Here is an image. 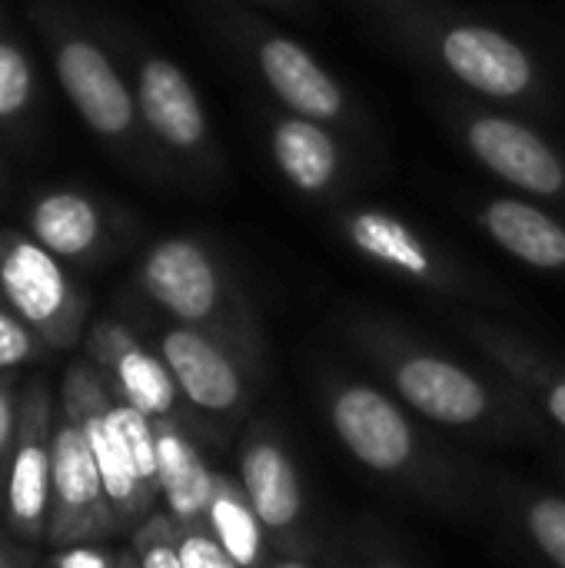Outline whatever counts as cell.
I'll use <instances>...</instances> for the list:
<instances>
[{"label": "cell", "instance_id": "cell-1", "mask_svg": "<svg viewBox=\"0 0 565 568\" xmlns=\"http://www.w3.org/2000/svg\"><path fill=\"white\" fill-rule=\"evenodd\" d=\"M23 10L43 37L53 80L90 136L133 173L176 180L147 136L127 70L97 20H87L70 0H23Z\"/></svg>", "mask_w": 565, "mask_h": 568}, {"label": "cell", "instance_id": "cell-2", "mask_svg": "<svg viewBox=\"0 0 565 568\" xmlns=\"http://www.w3.org/2000/svg\"><path fill=\"white\" fill-rule=\"evenodd\" d=\"M360 349L383 369L393 393L423 419L446 429L516 433L539 429L533 403L519 389H500L476 369L413 343L386 323L353 326Z\"/></svg>", "mask_w": 565, "mask_h": 568}, {"label": "cell", "instance_id": "cell-3", "mask_svg": "<svg viewBox=\"0 0 565 568\" xmlns=\"http://www.w3.org/2000/svg\"><path fill=\"white\" fill-rule=\"evenodd\" d=\"M97 27L123 63L143 130L173 170V176L196 183L220 180V143L190 73L173 57L147 43L133 27L110 17H97Z\"/></svg>", "mask_w": 565, "mask_h": 568}, {"label": "cell", "instance_id": "cell-4", "mask_svg": "<svg viewBox=\"0 0 565 568\" xmlns=\"http://www.w3.org/2000/svg\"><path fill=\"white\" fill-rule=\"evenodd\" d=\"M393 27L413 53L483 100L516 106H536L546 100L549 83L539 60L506 30L430 10L396 13Z\"/></svg>", "mask_w": 565, "mask_h": 568}, {"label": "cell", "instance_id": "cell-5", "mask_svg": "<svg viewBox=\"0 0 565 568\" xmlns=\"http://www.w3.org/2000/svg\"><path fill=\"white\" fill-rule=\"evenodd\" d=\"M137 290L170 323L226 336L256 353V320L223 260L196 236H163L137 263Z\"/></svg>", "mask_w": 565, "mask_h": 568}, {"label": "cell", "instance_id": "cell-6", "mask_svg": "<svg viewBox=\"0 0 565 568\" xmlns=\"http://www.w3.org/2000/svg\"><path fill=\"white\" fill-rule=\"evenodd\" d=\"M0 296L53 353L73 349L87 329L83 286L27 230L0 226Z\"/></svg>", "mask_w": 565, "mask_h": 568}, {"label": "cell", "instance_id": "cell-7", "mask_svg": "<svg viewBox=\"0 0 565 568\" xmlns=\"http://www.w3.org/2000/svg\"><path fill=\"white\" fill-rule=\"evenodd\" d=\"M326 416L343 449L376 476L436 483L440 466L423 449L406 409L370 383H340L326 396Z\"/></svg>", "mask_w": 565, "mask_h": 568}, {"label": "cell", "instance_id": "cell-8", "mask_svg": "<svg viewBox=\"0 0 565 568\" xmlns=\"http://www.w3.org/2000/svg\"><path fill=\"white\" fill-rule=\"evenodd\" d=\"M223 30L230 33L233 47L246 53L253 73L286 113L316 120L323 126H346L353 120L350 93L300 40L246 17L223 23Z\"/></svg>", "mask_w": 565, "mask_h": 568}, {"label": "cell", "instance_id": "cell-9", "mask_svg": "<svg viewBox=\"0 0 565 568\" xmlns=\"http://www.w3.org/2000/svg\"><path fill=\"white\" fill-rule=\"evenodd\" d=\"M120 532L103 476L87 446L77 419L57 403L53 419V476H50V519L47 546L67 549L77 542H103Z\"/></svg>", "mask_w": 565, "mask_h": 568}, {"label": "cell", "instance_id": "cell-10", "mask_svg": "<svg viewBox=\"0 0 565 568\" xmlns=\"http://www.w3.org/2000/svg\"><path fill=\"white\" fill-rule=\"evenodd\" d=\"M157 353L167 363L180 396L210 416H240L253 396V349L193 326L170 323L157 333Z\"/></svg>", "mask_w": 565, "mask_h": 568}, {"label": "cell", "instance_id": "cell-11", "mask_svg": "<svg viewBox=\"0 0 565 568\" xmlns=\"http://www.w3.org/2000/svg\"><path fill=\"white\" fill-rule=\"evenodd\" d=\"M456 130L473 160L536 200H565V156L533 126L483 106H463Z\"/></svg>", "mask_w": 565, "mask_h": 568}, {"label": "cell", "instance_id": "cell-12", "mask_svg": "<svg viewBox=\"0 0 565 568\" xmlns=\"http://www.w3.org/2000/svg\"><path fill=\"white\" fill-rule=\"evenodd\" d=\"M336 230L356 256L370 260L376 270L403 283L436 293H466L463 270L433 240H426L410 220L396 216L393 210L383 206L340 210Z\"/></svg>", "mask_w": 565, "mask_h": 568}, {"label": "cell", "instance_id": "cell-13", "mask_svg": "<svg viewBox=\"0 0 565 568\" xmlns=\"http://www.w3.org/2000/svg\"><path fill=\"white\" fill-rule=\"evenodd\" d=\"M53 419L57 403L43 379L20 389V433L7 476L3 523L13 539L43 542L50 519V476H53Z\"/></svg>", "mask_w": 565, "mask_h": 568}, {"label": "cell", "instance_id": "cell-14", "mask_svg": "<svg viewBox=\"0 0 565 568\" xmlns=\"http://www.w3.org/2000/svg\"><path fill=\"white\" fill-rule=\"evenodd\" d=\"M103 393L107 383L100 376V369L87 359V363H73L63 373L60 383V406L77 419V426L87 436V446L97 459V469L103 476L110 506L120 519V529H137L140 523H147L157 513V499L143 489V483L137 479L127 449L120 443V436L113 433L107 409H103Z\"/></svg>", "mask_w": 565, "mask_h": 568}, {"label": "cell", "instance_id": "cell-15", "mask_svg": "<svg viewBox=\"0 0 565 568\" xmlns=\"http://www.w3.org/2000/svg\"><path fill=\"white\" fill-rule=\"evenodd\" d=\"M27 233L57 260L93 266L107 260L120 240L123 216L103 196L83 186H43L27 203Z\"/></svg>", "mask_w": 565, "mask_h": 568}, {"label": "cell", "instance_id": "cell-16", "mask_svg": "<svg viewBox=\"0 0 565 568\" xmlns=\"http://www.w3.org/2000/svg\"><path fill=\"white\" fill-rule=\"evenodd\" d=\"M240 486L260 516L276 552L293 556L303 549V483L296 463L270 426H253L240 446Z\"/></svg>", "mask_w": 565, "mask_h": 568}, {"label": "cell", "instance_id": "cell-17", "mask_svg": "<svg viewBox=\"0 0 565 568\" xmlns=\"http://www.w3.org/2000/svg\"><path fill=\"white\" fill-rule=\"evenodd\" d=\"M87 356L107 386L150 419H176L180 389L157 349L120 320H97L87 329Z\"/></svg>", "mask_w": 565, "mask_h": 568}, {"label": "cell", "instance_id": "cell-18", "mask_svg": "<svg viewBox=\"0 0 565 568\" xmlns=\"http://www.w3.org/2000/svg\"><path fill=\"white\" fill-rule=\"evenodd\" d=\"M463 333L493 366L503 369V376L533 403V409H539L565 433V369L559 363L539 356L526 339L490 320H466Z\"/></svg>", "mask_w": 565, "mask_h": 568}, {"label": "cell", "instance_id": "cell-19", "mask_svg": "<svg viewBox=\"0 0 565 568\" xmlns=\"http://www.w3.org/2000/svg\"><path fill=\"white\" fill-rule=\"evenodd\" d=\"M483 233L513 260L539 273H565V223L523 196H490L476 210Z\"/></svg>", "mask_w": 565, "mask_h": 568}, {"label": "cell", "instance_id": "cell-20", "mask_svg": "<svg viewBox=\"0 0 565 568\" xmlns=\"http://www.w3.org/2000/svg\"><path fill=\"white\" fill-rule=\"evenodd\" d=\"M270 156L283 180L310 200L330 196L343 180V150L330 126L286 110L270 116Z\"/></svg>", "mask_w": 565, "mask_h": 568}, {"label": "cell", "instance_id": "cell-21", "mask_svg": "<svg viewBox=\"0 0 565 568\" xmlns=\"http://www.w3.org/2000/svg\"><path fill=\"white\" fill-rule=\"evenodd\" d=\"M157 433V476H160V513L176 526H200L213 499L216 473L206 466L193 439L176 419H153Z\"/></svg>", "mask_w": 565, "mask_h": 568}, {"label": "cell", "instance_id": "cell-22", "mask_svg": "<svg viewBox=\"0 0 565 568\" xmlns=\"http://www.w3.org/2000/svg\"><path fill=\"white\" fill-rule=\"evenodd\" d=\"M203 526L213 532V539L226 549V556L240 568H266L276 559L270 532L263 529L260 516L253 513L240 479H233L226 473H216V479H213V499H210Z\"/></svg>", "mask_w": 565, "mask_h": 568}, {"label": "cell", "instance_id": "cell-23", "mask_svg": "<svg viewBox=\"0 0 565 568\" xmlns=\"http://www.w3.org/2000/svg\"><path fill=\"white\" fill-rule=\"evenodd\" d=\"M40 126V77L20 40L0 33V140L33 143Z\"/></svg>", "mask_w": 565, "mask_h": 568}, {"label": "cell", "instance_id": "cell-24", "mask_svg": "<svg viewBox=\"0 0 565 568\" xmlns=\"http://www.w3.org/2000/svg\"><path fill=\"white\" fill-rule=\"evenodd\" d=\"M523 529L539 556L553 568H565V499L563 496H529L523 503Z\"/></svg>", "mask_w": 565, "mask_h": 568}, {"label": "cell", "instance_id": "cell-25", "mask_svg": "<svg viewBox=\"0 0 565 568\" xmlns=\"http://www.w3.org/2000/svg\"><path fill=\"white\" fill-rule=\"evenodd\" d=\"M47 353H53L0 296V373L40 363Z\"/></svg>", "mask_w": 565, "mask_h": 568}, {"label": "cell", "instance_id": "cell-26", "mask_svg": "<svg viewBox=\"0 0 565 568\" xmlns=\"http://www.w3.org/2000/svg\"><path fill=\"white\" fill-rule=\"evenodd\" d=\"M130 549L140 568H183L176 552V526L160 509L133 529Z\"/></svg>", "mask_w": 565, "mask_h": 568}, {"label": "cell", "instance_id": "cell-27", "mask_svg": "<svg viewBox=\"0 0 565 568\" xmlns=\"http://www.w3.org/2000/svg\"><path fill=\"white\" fill-rule=\"evenodd\" d=\"M17 433H20V389L7 373H0V519L7 506V476L17 449Z\"/></svg>", "mask_w": 565, "mask_h": 568}, {"label": "cell", "instance_id": "cell-28", "mask_svg": "<svg viewBox=\"0 0 565 568\" xmlns=\"http://www.w3.org/2000/svg\"><path fill=\"white\" fill-rule=\"evenodd\" d=\"M117 552L100 542H77L67 549H53L47 568H113Z\"/></svg>", "mask_w": 565, "mask_h": 568}, {"label": "cell", "instance_id": "cell-29", "mask_svg": "<svg viewBox=\"0 0 565 568\" xmlns=\"http://www.w3.org/2000/svg\"><path fill=\"white\" fill-rule=\"evenodd\" d=\"M0 568H33V556L13 542V536H0Z\"/></svg>", "mask_w": 565, "mask_h": 568}, {"label": "cell", "instance_id": "cell-30", "mask_svg": "<svg viewBox=\"0 0 565 568\" xmlns=\"http://www.w3.org/2000/svg\"><path fill=\"white\" fill-rule=\"evenodd\" d=\"M260 3H270V7L290 10V13H300V10L306 7V0H260Z\"/></svg>", "mask_w": 565, "mask_h": 568}, {"label": "cell", "instance_id": "cell-31", "mask_svg": "<svg viewBox=\"0 0 565 568\" xmlns=\"http://www.w3.org/2000/svg\"><path fill=\"white\" fill-rule=\"evenodd\" d=\"M266 568H310L303 559H293V556H276Z\"/></svg>", "mask_w": 565, "mask_h": 568}, {"label": "cell", "instance_id": "cell-32", "mask_svg": "<svg viewBox=\"0 0 565 568\" xmlns=\"http://www.w3.org/2000/svg\"><path fill=\"white\" fill-rule=\"evenodd\" d=\"M113 568H140L137 556H133V549H127V552H117V559H113Z\"/></svg>", "mask_w": 565, "mask_h": 568}, {"label": "cell", "instance_id": "cell-33", "mask_svg": "<svg viewBox=\"0 0 565 568\" xmlns=\"http://www.w3.org/2000/svg\"><path fill=\"white\" fill-rule=\"evenodd\" d=\"M3 193H7V163L0 156V200H3Z\"/></svg>", "mask_w": 565, "mask_h": 568}, {"label": "cell", "instance_id": "cell-34", "mask_svg": "<svg viewBox=\"0 0 565 568\" xmlns=\"http://www.w3.org/2000/svg\"><path fill=\"white\" fill-rule=\"evenodd\" d=\"M390 3H426V0H390Z\"/></svg>", "mask_w": 565, "mask_h": 568}, {"label": "cell", "instance_id": "cell-35", "mask_svg": "<svg viewBox=\"0 0 565 568\" xmlns=\"http://www.w3.org/2000/svg\"><path fill=\"white\" fill-rule=\"evenodd\" d=\"M370 568H396V566H370Z\"/></svg>", "mask_w": 565, "mask_h": 568}, {"label": "cell", "instance_id": "cell-36", "mask_svg": "<svg viewBox=\"0 0 565 568\" xmlns=\"http://www.w3.org/2000/svg\"><path fill=\"white\" fill-rule=\"evenodd\" d=\"M0 33H3V30H0Z\"/></svg>", "mask_w": 565, "mask_h": 568}]
</instances>
